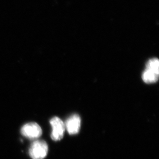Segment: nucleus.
<instances>
[{"label": "nucleus", "mask_w": 159, "mask_h": 159, "mask_svg": "<svg viewBox=\"0 0 159 159\" xmlns=\"http://www.w3.org/2000/svg\"><path fill=\"white\" fill-rule=\"evenodd\" d=\"M48 145L43 140H36L29 149V155L32 159H43L48 153Z\"/></svg>", "instance_id": "f257e3e1"}, {"label": "nucleus", "mask_w": 159, "mask_h": 159, "mask_svg": "<svg viewBox=\"0 0 159 159\" xmlns=\"http://www.w3.org/2000/svg\"><path fill=\"white\" fill-rule=\"evenodd\" d=\"M24 137L30 140H36L41 136L42 130L40 126L36 123H29L24 125L21 129Z\"/></svg>", "instance_id": "f03ea898"}, {"label": "nucleus", "mask_w": 159, "mask_h": 159, "mask_svg": "<svg viewBox=\"0 0 159 159\" xmlns=\"http://www.w3.org/2000/svg\"><path fill=\"white\" fill-rule=\"evenodd\" d=\"M50 124L52 127L51 138L55 141H60L63 138L66 127L65 123L59 117H54L50 120Z\"/></svg>", "instance_id": "7ed1b4c3"}, {"label": "nucleus", "mask_w": 159, "mask_h": 159, "mask_svg": "<svg viewBox=\"0 0 159 159\" xmlns=\"http://www.w3.org/2000/svg\"><path fill=\"white\" fill-rule=\"evenodd\" d=\"M65 127L71 135L78 134L81 125V120L78 114H73L68 119L65 124Z\"/></svg>", "instance_id": "20e7f679"}, {"label": "nucleus", "mask_w": 159, "mask_h": 159, "mask_svg": "<svg viewBox=\"0 0 159 159\" xmlns=\"http://www.w3.org/2000/svg\"><path fill=\"white\" fill-rule=\"evenodd\" d=\"M159 73L149 70L145 69L142 74L143 80L147 84H152L158 81Z\"/></svg>", "instance_id": "39448f33"}, {"label": "nucleus", "mask_w": 159, "mask_h": 159, "mask_svg": "<svg viewBox=\"0 0 159 159\" xmlns=\"http://www.w3.org/2000/svg\"><path fill=\"white\" fill-rule=\"evenodd\" d=\"M146 69L159 73V61L158 59L152 58L149 60L146 64Z\"/></svg>", "instance_id": "423d86ee"}]
</instances>
